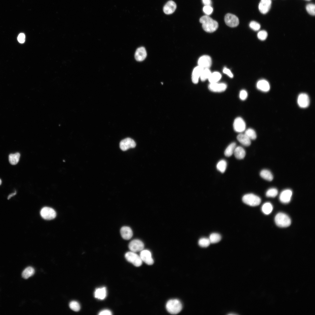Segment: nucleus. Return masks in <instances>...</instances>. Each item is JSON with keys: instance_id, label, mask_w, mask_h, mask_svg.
Listing matches in <instances>:
<instances>
[{"instance_id": "f257e3e1", "label": "nucleus", "mask_w": 315, "mask_h": 315, "mask_svg": "<svg viewBox=\"0 0 315 315\" xmlns=\"http://www.w3.org/2000/svg\"><path fill=\"white\" fill-rule=\"evenodd\" d=\"M202 27L206 32L211 33L217 30L218 27V22L207 15L202 16L200 19Z\"/></svg>"}, {"instance_id": "f03ea898", "label": "nucleus", "mask_w": 315, "mask_h": 315, "mask_svg": "<svg viewBox=\"0 0 315 315\" xmlns=\"http://www.w3.org/2000/svg\"><path fill=\"white\" fill-rule=\"evenodd\" d=\"M167 311L172 314H176L179 313L182 309L181 302L177 299H172L168 301L166 305Z\"/></svg>"}, {"instance_id": "7ed1b4c3", "label": "nucleus", "mask_w": 315, "mask_h": 315, "mask_svg": "<svg viewBox=\"0 0 315 315\" xmlns=\"http://www.w3.org/2000/svg\"><path fill=\"white\" fill-rule=\"evenodd\" d=\"M274 220L276 225L280 227H287L290 225L291 220L289 216L283 213H279L275 216Z\"/></svg>"}, {"instance_id": "20e7f679", "label": "nucleus", "mask_w": 315, "mask_h": 315, "mask_svg": "<svg viewBox=\"0 0 315 315\" xmlns=\"http://www.w3.org/2000/svg\"><path fill=\"white\" fill-rule=\"evenodd\" d=\"M242 200L244 203L251 206H258L261 202L260 197L252 193L244 195L242 197Z\"/></svg>"}, {"instance_id": "39448f33", "label": "nucleus", "mask_w": 315, "mask_h": 315, "mask_svg": "<svg viewBox=\"0 0 315 315\" xmlns=\"http://www.w3.org/2000/svg\"><path fill=\"white\" fill-rule=\"evenodd\" d=\"M126 260L136 267L141 266L142 261L140 256L136 252L130 251L127 252L125 254Z\"/></svg>"}, {"instance_id": "423d86ee", "label": "nucleus", "mask_w": 315, "mask_h": 315, "mask_svg": "<svg viewBox=\"0 0 315 315\" xmlns=\"http://www.w3.org/2000/svg\"><path fill=\"white\" fill-rule=\"evenodd\" d=\"M40 214L44 219L50 220L54 218L56 216V213L52 208L45 207L42 209L40 211Z\"/></svg>"}, {"instance_id": "0eeeda50", "label": "nucleus", "mask_w": 315, "mask_h": 315, "mask_svg": "<svg viewBox=\"0 0 315 315\" xmlns=\"http://www.w3.org/2000/svg\"><path fill=\"white\" fill-rule=\"evenodd\" d=\"M224 20L227 25L232 27L237 26L239 23L238 18L235 15L230 13H227L225 15Z\"/></svg>"}, {"instance_id": "6e6552de", "label": "nucleus", "mask_w": 315, "mask_h": 315, "mask_svg": "<svg viewBox=\"0 0 315 315\" xmlns=\"http://www.w3.org/2000/svg\"><path fill=\"white\" fill-rule=\"evenodd\" d=\"M128 247L131 251L136 252L144 249V244L140 240L134 239L130 242Z\"/></svg>"}, {"instance_id": "1a4fd4ad", "label": "nucleus", "mask_w": 315, "mask_h": 315, "mask_svg": "<svg viewBox=\"0 0 315 315\" xmlns=\"http://www.w3.org/2000/svg\"><path fill=\"white\" fill-rule=\"evenodd\" d=\"M140 256L142 261L147 264L151 265L153 264L154 260L151 252L147 250H143L140 251Z\"/></svg>"}, {"instance_id": "9d476101", "label": "nucleus", "mask_w": 315, "mask_h": 315, "mask_svg": "<svg viewBox=\"0 0 315 315\" xmlns=\"http://www.w3.org/2000/svg\"><path fill=\"white\" fill-rule=\"evenodd\" d=\"M136 144L132 139L127 138L122 140L120 143V147L121 150L126 151L130 148H134Z\"/></svg>"}, {"instance_id": "9b49d317", "label": "nucleus", "mask_w": 315, "mask_h": 315, "mask_svg": "<svg viewBox=\"0 0 315 315\" xmlns=\"http://www.w3.org/2000/svg\"><path fill=\"white\" fill-rule=\"evenodd\" d=\"M297 103L298 106L301 108L308 107L310 103L309 96L305 93H300L298 97Z\"/></svg>"}, {"instance_id": "f8f14e48", "label": "nucleus", "mask_w": 315, "mask_h": 315, "mask_svg": "<svg viewBox=\"0 0 315 315\" xmlns=\"http://www.w3.org/2000/svg\"><path fill=\"white\" fill-rule=\"evenodd\" d=\"M246 126L245 123L241 118L237 117L234 120L233 127L236 132L239 133L244 132L245 130Z\"/></svg>"}, {"instance_id": "ddd939ff", "label": "nucleus", "mask_w": 315, "mask_h": 315, "mask_svg": "<svg viewBox=\"0 0 315 315\" xmlns=\"http://www.w3.org/2000/svg\"><path fill=\"white\" fill-rule=\"evenodd\" d=\"M227 87V85L224 83L218 82L210 83L208 86L209 89L214 92H221L225 90Z\"/></svg>"}, {"instance_id": "4468645a", "label": "nucleus", "mask_w": 315, "mask_h": 315, "mask_svg": "<svg viewBox=\"0 0 315 315\" xmlns=\"http://www.w3.org/2000/svg\"><path fill=\"white\" fill-rule=\"evenodd\" d=\"M212 60L211 57L208 55L201 57L198 61V66L204 69L209 68L211 66Z\"/></svg>"}, {"instance_id": "2eb2a0df", "label": "nucleus", "mask_w": 315, "mask_h": 315, "mask_svg": "<svg viewBox=\"0 0 315 315\" xmlns=\"http://www.w3.org/2000/svg\"><path fill=\"white\" fill-rule=\"evenodd\" d=\"M271 3V0H261L258 6L260 12L263 14L267 13L270 8Z\"/></svg>"}, {"instance_id": "dca6fc26", "label": "nucleus", "mask_w": 315, "mask_h": 315, "mask_svg": "<svg viewBox=\"0 0 315 315\" xmlns=\"http://www.w3.org/2000/svg\"><path fill=\"white\" fill-rule=\"evenodd\" d=\"M292 195V192L291 190L288 189L284 190L280 195V200L282 203H288L290 202Z\"/></svg>"}, {"instance_id": "f3484780", "label": "nucleus", "mask_w": 315, "mask_h": 315, "mask_svg": "<svg viewBox=\"0 0 315 315\" xmlns=\"http://www.w3.org/2000/svg\"><path fill=\"white\" fill-rule=\"evenodd\" d=\"M147 56V52L145 48L141 47L138 48L135 54V58L136 60L141 61L144 60Z\"/></svg>"}, {"instance_id": "a211bd4d", "label": "nucleus", "mask_w": 315, "mask_h": 315, "mask_svg": "<svg viewBox=\"0 0 315 315\" xmlns=\"http://www.w3.org/2000/svg\"><path fill=\"white\" fill-rule=\"evenodd\" d=\"M204 68L198 66L194 68L192 71V82L195 84L198 83L199 79L200 77Z\"/></svg>"}, {"instance_id": "6ab92c4d", "label": "nucleus", "mask_w": 315, "mask_h": 315, "mask_svg": "<svg viewBox=\"0 0 315 315\" xmlns=\"http://www.w3.org/2000/svg\"><path fill=\"white\" fill-rule=\"evenodd\" d=\"M120 233L122 237L125 240L130 239L133 235L132 230L128 226L122 227L120 230Z\"/></svg>"}, {"instance_id": "aec40b11", "label": "nucleus", "mask_w": 315, "mask_h": 315, "mask_svg": "<svg viewBox=\"0 0 315 315\" xmlns=\"http://www.w3.org/2000/svg\"><path fill=\"white\" fill-rule=\"evenodd\" d=\"M176 7V4L174 1H169L164 6L163 10L166 14H171L175 11Z\"/></svg>"}, {"instance_id": "412c9836", "label": "nucleus", "mask_w": 315, "mask_h": 315, "mask_svg": "<svg viewBox=\"0 0 315 315\" xmlns=\"http://www.w3.org/2000/svg\"><path fill=\"white\" fill-rule=\"evenodd\" d=\"M256 87L259 90L264 92H268L270 89L269 82L265 79L259 80L257 83Z\"/></svg>"}, {"instance_id": "4be33fe9", "label": "nucleus", "mask_w": 315, "mask_h": 315, "mask_svg": "<svg viewBox=\"0 0 315 315\" xmlns=\"http://www.w3.org/2000/svg\"><path fill=\"white\" fill-rule=\"evenodd\" d=\"M94 297L98 299L103 300L106 297L107 295L106 289L105 287L97 288L94 292Z\"/></svg>"}, {"instance_id": "5701e85b", "label": "nucleus", "mask_w": 315, "mask_h": 315, "mask_svg": "<svg viewBox=\"0 0 315 315\" xmlns=\"http://www.w3.org/2000/svg\"><path fill=\"white\" fill-rule=\"evenodd\" d=\"M237 139L244 146H249L251 144V140L244 134H239L237 136Z\"/></svg>"}, {"instance_id": "b1692460", "label": "nucleus", "mask_w": 315, "mask_h": 315, "mask_svg": "<svg viewBox=\"0 0 315 315\" xmlns=\"http://www.w3.org/2000/svg\"><path fill=\"white\" fill-rule=\"evenodd\" d=\"M235 158L238 159H243L246 155V152L244 149L242 147H236L233 153Z\"/></svg>"}, {"instance_id": "393cba45", "label": "nucleus", "mask_w": 315, "mask_h": 315, "mask_svg": "<svg viewBox=\"0 0 315 315\" xmlns=\"http://www.w3.org/2000/svg\"><path fill=\"white\" fill-rule=\"evenodd\" d=\"M35 273V270L32 267L29 266L26 268L22 272V277L25 279L33 276Z\"/></svg>"}, {"instance_id": "a878e982", "label": "nucleus", "mask_w": 315, "mask_h": 315, "mask_svg": "<svg viewBox=\"0 0 315 315\" xmlns=\"http://www.w3.org/2000/svg\"><path fill=\"white\" fill-rule=\"evenodd\" d=\"M20 154L19 153L10 154L9 155V161L10 163L13 165L17 164L18 162Z\"/></svg>"}, {"instance_id": "bb28decb", "label": "nucleus", "mask_w": 315, "mask_h": 315, "mask_svg": "<svg viewBox=\"0 0 315 315\" xmlns=\"http://www.w3.org/2000/svg\"><path fill=\"white\" fill-rule=\"evenodd\" d=\"M260 175L262 178L268 181H271L273 179L272 174L271 172L268 170H262L260 173Z\"/></svg>"}, {"instance_id": "cd10ccee", "label": "nucleus", "mask_w": 315, "mask_h": 315, "mask_svg": "<svg viewBox=\"0 0 315 315\" xmlns=\"http://www.w3.org/2000/svg\"><path fill=\"white\" fill-rule=\"evenodd\" d=\"M221 77L220 74L218 72H214L211 73L208 79L210 83L218 82Z\"/></svg>"}, {"instance_id": "c85d7f7f", "label": "nucleus", "mask_w": 315, "mask_h": 315, "mask_svg": "<svg viewBox=\"0 0 315 315\" xmlns=\"http://www.w3.org/2000/svg\"><path fill=\"white\" fill-rule=\"evenodd\" d=\"M236 147V144L233 142L230 144L226 148L224 152V154L226 157H230L233 153Z\"/></svg>"}, {"instance_id": "c756f323", "label": "nucleus", "mask_w": 315, "mask_h": 315, "mask_svg": "<svg viewBox=\"0 0 315 315\" xmlns=\"http://www.w3.org/2000/svg\"><path fill=\"white\" fill-rule=\"evenodd\" d=\"M273 209V206L270 202H266L263 204L262 207V212L265 214H270Z\"/></svg>"}, {"instance_id": "7c9ffc66", "label": "nucleus", "mask_w": 315, "mask_h": 315, "mask_svg": "<svg viewBox=\"0 0 315 315\" xmlns=\"http://www.w3.org/2000/svg\"><path fill=\"white\" fill-rule=\"evenodd\" d=\"M227 163L226 161L223 160H220L216 165L217 169L221 173L225 172L227 167Z\"/></svg>"}, {"instance_id": "2f4dec72", "label": "nucleus", "mask_w": 315, "mask_h": 315, "mask_svg": "<svg viewBox=\"0 0 315 315\" xmlns=\"http://www.w3.org/2000/svg\"><path fill=\"white\" fill-rule=\"evenodd\" d=\"M221 235L217 233L211 234L209 238L211 243H216L219 242L221 239Z\"/></svg>"}, {"instance_id": "473e14b6", "label": "nucleus", "mask_w": 315, "mask_h": 315, "mask_svg": "<svg viewBox=\"0 0 315 315\" xmlns=\"http://www.w3.org/2000/svg\"><path fill=\"white\" fill-rule=\"evenodd\" d=\"M244 134L251 140H255L256 138L257 135L255 130L251 128H249L246 130Z\"/></svg>"}, {"instance_id": "72a5a7b5", "label": "nucleus", "mask_w": 315, "mask_h": 315, "mask_svg": "<svg viewBox=\"0 0 315 315\" xmlns=\"http://www.w3.org/2000/svg\"><path fill=\"white\" fill-rule=\"evenodd\" d=\"M211 73L209 68L204 69L200 77L201 80L204 81L208 79Z\"/></svg>"}, {"instance_id": "f704fd0d", "label": "nucleus", "mask_w": 315, "mask_h": 315, "mask_svg": "<svg viewBox=\"0 0 315 315\" xmlns=\"http://www.w3.org/2000/svg\"><path fill=\"white\" fill-rule=\"evenodd\" d=\"M211 243L209 238H200L198 241L199 245L202 247H206L208 246Z\"/></svg>"}, {"instance_id": "c9c22d12", "label": "nucleus", "mask_w": 315, "mask_h": 315, "mask_svg": "<svg viewBox=\"0 0 315 315\" xmlns=\"http://www.w3.org/2000/svg\"><path fill=\"white\" fill-rule=\"evenodd\" d=\"M69 307L71 310L75 312L79 311L80 308L79 303L75 301H71L69 304Z\"/></svg>"}, {"instance_id": "e433bc0d", "label": "nucleus", "mask_w": 315, "mask_h": 315, "mask_svg": "<svg viewBox=\"0 0 315 315\" xmlns=\"http://www.w3.org/2000/svg\"><path fill=\"white\" fill-rule=\"evenodd\" d=\"M278 193L277 190L275 188H271L268 190L266 192V196L268 197H274Z\"/></svg>"}, {"instance_id": "4c0bfd02", "label": "nucleus", "mask_w": 315, "mask_h": 315, "mask_svg": "<svg viewBox=\"0 0 315 315\" xmlns=\"http://www.w3.org/2000/svg\"><path fill=\"white\" fill-rule=\"evenodd\" d=\"M315 5L313 4H309L306 6V9L308 13L312 15H315Z\"/></svg>"}, {"instance_id": "58836bf2", "label": "nucleus", "mask_w": 315, "mask_h": 315, "mask_svg": "<svg viewBox=\"0 0 315 315\" xmlns=\"http://www.w3.org/2000/svg\"><path fill=\"white\" fill-rule=\"evenodd\" d=\"M249 26L251 29L256 31L259 30L260 28V24L255 21H251L249 24Z\"/></svg>"}, {"instance_id": "ea45409f", "label": "nucleus", "mask_w": 315, "mask_h": 315, "mask_svg": "<svg viewBox=\"0 0 315 315\" xmlns=\"http://www.w3.org/2000/svg\"><path fill=\"white\" fill-rule=\"evenodd\" d=\"M267 36V32L265 30H261L259 31L258 34V38L261 40H265Z\"/></svg>"}, {"instance_id": "a19ab883", "label": "nucleus", "mask_w": 315, "mask_h": 315, "mask_svg": "<svg viewBox=\"0 0 315 315\" xmlns=\"http://www.w3.org/2000/svg\"><path fill=\"white\" fill-rule=\"evenodd\" d=\"M204 12L207 15H211L213 11V8L210 6H204L203 8Z\"/></svg>"}, {"instance_id": "79ce46f5", "label": "nucleus", "mask_w": 315, "mask_h": 315, "mask_svg": "<svg viewBox=\"0 0 315 315\" xmlns=\"http://www.w3.org/2000/svg\"><path fill=\"white\" fill-rule=\"evenodd\" d=\"M239 98L242 100H245L248 96L247 92L245 90H242L240 91L239 94Z\"/></svg>"}, {"instance_id": "37998d69", "label": "nucleus", "mask_w": 315, "mask_h": 315, "mask_svg": "<svg viewBox=\"0 0 315 315\" xmlns=\"http://www.w3.org/2000/svg\"><path fill=\"white\" fill-rule=\"evenodd\" d=\"M18 40L20 43H23L25 41V35L23 33L19 34L18 37Z\"/></svg>"}, {"instance_id": "c03bdc74", "label": "nucleus", "mask_w": 315, "mask_h": 315, "mask_svg": "<svg viewBox=\"0 0 315 315\" xmlns=\"http://www.w3.org/2000/svg\"><path fill=\"white\" fill-rule=\"evenodd\" d=\"M112 314V312L108 309H104L100 311L98 315H111Z\"/></svg>"}, {"instance_id": "a18cd8bd", "label": "nucleus", "mask_w": 315, "mask_h": 315, "mask_svg": "<svg viewBox=\"0 0 315 315\" xmlns=\"http://www.w3.org/2000/svg\"><path fill=\"white\" fill-rule=\"evenodd\" d=\"M223 72L224 73L227 74L230 77L232 78L233 77V76L232 74L229 69H227L226 68H225L223 69Z\"/></svg>"}, {"instance_id": "49530a36", "label": "nucleus", "mask_w": 315, "mask_h": 315, "mask_svg": "<svg viewBox=\"0 0 315 315\" xmlns=\"http://www.w3.org/2000/svg\"><path fill=\"white\" fill-rule=\"evenodd\" d=\"M202 1L203 3L205 6H211L212 4L211 0H202Z\"/></svg>"}, {"instance_id": "de8ad7c7", "label": "nucleus", "mask_w": 315, "mask_h": 315, "mask_svg": "<svg viewBox=\"0 0 315 315\" xmlns=\"http://www.w3.org/2000/svg\"><path fill=\"white\" fill-rule=\"evenodd\" d=\"M16 193H17V192L15 191V192L12 193H11V194L9 195L8 196V198H7L8 199V200L10 199L11 197H13V196L14 195H16Z\"/></svg>"}, {"instance_id": "09e8293b", "label": "nucleus", "mask_w": 315, "mask_h": 315, "mask_svg": "<svg viewBox=\"0 0 315 315\" xmlns=\"http://www.w3.org/2000/svg\"><path fill=\"white\" fill-rule=\"evenodd\" d=\"M1 183H2V181H1V179H0V185H1Z\"/></svg>"}, {"instance_id": "8fccbe9b", "label": "nucleus", "mask_w": 315, "mask_h": 315, "mask_svg": "<svg viewBox=\"0 0 315 315\" xmlns=\"http://www.w3.org/2000/svg\"></svg>"}]
</instances>
